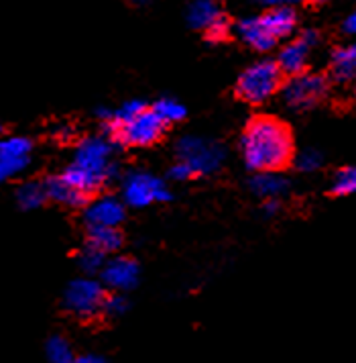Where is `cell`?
I'll use <instances>...</instances> for the list:
<instances>
[{
    "label": "cell",
    "mask_w": 356,
    "mask_h": 363,
    "mask_svg": "<svg viewBox=\"0 0 356 363\" xmlns=\"http://www.w3.org/2000/svg\"><path fill=\"white\" fill-rule=\"evenodd\" d=\"M45 200H47V196L43 190V182H25L16 190V202L23 211H35V208L43 206Z\"/></svg>",
    "instance_id": "ffe728a7"
},
{
    "label": "cell",
    "mask_w": 356,
    "mask_h": 363,
    "mask_svg": "<svg viewBox=\"0 0 356 363\" xmlns=\"http://www.w3.org/2000/svg\"><path fill=\"white\" fill-rule=\"evenodd\" d=\"M169 178L176 182H188L194 178V174H192V169L188 167L185 164H176L171 169H169Z\"/></svg>",
    "instance_id": "83f0119b"
},
{
    "label": "cell",
    "mask_w": 356,
    "mask_h": 363,
    "mask_svg": "<svg viewBox=\"0 0 356 363\" xmlns=\"http://www.w3.org/2000/svg\"><path fill=\"white\" fill-rule=\"evenodd\" d=\"M104 264H106V255H102L100 251L90 247V245H84L80 253H78V265L88 278L98 274V272H102Z\"/></svg>",
    "instance_id": "603a6c76"
},
{
    "label": "cell",
    "mask_w": 356,
    "mask_h": 363,
    "mask_svg": "<svg viewBox=\"0 0 356 363\" xmlns=\"http://www.w3.org/2000/svg\"><path fill=\"white\" fill-rule=\"evenodd\" d=\"M297 39H299L302 43H306L309 50H314V48L320 43V35H318V31H314V29H306Z\"/></svg>",
    "instance_id": "f1b7e54d"
},
{
    "label": "cell",
    "mask_w": 356,
    "mask_h": 363,
    "mask_svg": "<svg viewBox=\"0 0 356 363\" xmlns=\"http://www.w3.org/2000/svg\"><path fill=\"white\" fill-rule=\"evenodd\" d=\"M222 15L220 6L212 0H195L188 9V23L194 29H208L216 18Z\"/></svg>",
    "instance_id": "ac0fdd59"
},
{
    "label": "cell",
    "mask_w": 356,
    "mask_h": 363,
    "mask_svg": "<svg viewBox=\"0 0 356 363\" xmlns=\"http://www.w3.org/2000/svg\"><path fill=\"white\" fill-rule=\"evenodd\" d=\"M244 165L255 172H279L293 160L289 127L275 116H255L246 123L241 137Z\"/></svg>",
    "instance_id": "6da1fadb"
},
{
    "label": "cell",
    "mask_w": 356,
    "mask_h": 363,
    "mask_svg": "<svg viewBox=\"0 0 356 363\" xmlns=\"http://www.w3.org/2000/svg\"><path fill=\"white\" fill-rule=\"evenodd\" d=\"M283 86V74L273 60H260L244 69L236 82V94L248 104L271 100Z\"/></svg>",
    "instance_id": "277c9868"
},
{
    "label": "cell",
    "mask_w": 356,
    "mask_h": 363,
    "mask_svg": "<svg viewBox=\"0 0 356 363\" xmlns=\"http://www.w3.org/2000/svg\"><path fill=\"white\" fill-rule=\"evenodd\" d=\"M45 353H47L49 363H78V355L74 353L71 345L67 343V339L55 335L51 337L45 345Z\"/></svg>",
    "instance_id": "7402d4cb"
},
{
    "label": "cell",
    "mask_w": 356,
    "mask_h": 363,
    "mask_svg": "<svg viewBox=\"0 0 356 363\" xmlns=\"http://www.w3.org/2000/svg\"><path fill=\"white\" fill-rule=\"evenodd\" d=\"M122 243H125V239H122V233L118 229H88V243L86 245L94 247L102 255L116 253L122 247Z\"/></svg>",
    "instance_id": "d6986e66"
},
{
    "label": "cell",
    "mask_w": 356,
    "mask_h": 363,
    "mask_svg": "<svg viewBox=\"0 0 356 363\" xmlns=\"http://www.w3.org/2000/svg\"><path fill=\"white\" fill-rule=\"evenodd\" d=\"M129 311V300L122 296V294H113V296H106L104 300V306H102V313L110 314V316H120Z\"/></svg>",
    "instance_id": "4316f807"
},
{
    "label": "cell",
    "mask_w": 356,
    "mask_h": 363,
    "mask_svg": "<svg viewBox=\"0 0 356 363\" xmlns=\"http://www.w3.org/2000/svg\"><path fill=\"white\" fill-rule=\"evenodd\" d=\"M263 213L267 216H277L281 213V200H265Z\"/></svg>",
    "instance_id": "f546056e"
},
{
    "label": "cell",
    "mask_w": 356,
    "mask_h": 363,
    "mask_svg": "<svg viewBox=\"0 0 356 363\" xmlns=\"http://www.w3.org/2000/svg\"><path fill=\"white\" fill-rule=\"evenodd\" d=\"M173 199L167 184L151 172L134 169L122 178V204L132 208H145L153 202H169Z\"/></svg>",
    "instance_id": "52a82bcc"
},
{
    "label": "cell",
    "mask_w": 356,
    "mask_h": 363,
    "mask_svg": "<svg viewBox=\"0 0 356 363\" xmlns=\"http://www.w3.org/2000/svg\"><path fill=\"white\" fill-rule=\"evenodd\" d=\"M33 143L27 137L0 139V182H8L23 174L31 164Z\"/></svg>",
    "instance_id": "9c48e42d"
},
{
    "label": "cell",
    "mask_w": 356,
    "mask_h": 363,
    "mask_svg": "<svg viewBox=\"0 0 356 363\" xmlns=\"http://www.w3.org/2000/svg\"><path fill=\"white\" fill-rule=\"evenodd\" d=\"M114 147L106 135L81 139L74 153V162L64 172V180L71 184L86 199L106 184L120 178V167L114 162Z\"/></svg>",
    "instance_id": "7a4b0ae2"
},
{
    "label": "cell",
    "mask_w": 356,
    "mask_h": 363,
    "mask_svg": "<svg viewBox=\"0 0 356 363\" xmlns=\"http://www.w3.org/2000/svg\"><path fill=\"white\" fill-rule=\"evenodd\" d=\"M179 164H185L194 176H208L218 172L224 160H226V149L218 141L202 139V137H183L176 145Z\"/></svg>",
    "instance_id": "5b68a950"
},
{
    "label": "cell",
    "mask_w": 356,
    "mask_h": 363,
    "mask_svg": "<svg viewBox=\"0 0 356 363\" xmlns=\"http://www.w3.org/2000/svg\"><path fill=\"white\" fill-rule=\"evenodd\" d=\"M43 190H45V196L47 200H53L62 206H69V208H78L84 206L88 199L80 194L71 184H67L64 180V176H53L43 182Z\"/></svg>",
    "instance_id": "2e32d148"
},
{
    "label": "cell",
    "mask_w": 356,
    "mask_h": 363,
    "mask_svg": "<svg viewBox=\"0 0 356 363\" xmlns=\"http://www.w3.org/2000/svg\"><path fill=\"white\" fill-rule=\"evenodd\" d=\"M251 192L255 196H259L263 200H281L292 188L289 180L279 174V172H260V174H255L251 182Z\"/></svg>",
    "instance_id": "4fadbf2b"
},
{
    "label": "cell",
    "mask_w": 356,
    "mask_h": 363,
    "mask_svg": "<svg viewBox=\"0 0 356 363\" xmlns=\"http://www.w3.org/2000/svg\"><path fill=\"white\" fill-rule=\"evenodd\" d=\"M104 300H106V294L100 281L94 278H80L65 288L64 306L67 313H71L81 320H90L102 313Z\"/></svg>",
    "instance_id": "ba28073f"
},
{
    "label": "cell",
    "mask_w": 356,
    "mask_h": 363,
    "mask_svg": "<svg viewBox=\"0 0 356 363\" xmlns=\"http://www.w3.org/2000/svg\"><path fill=\"white\" fill-rule=\"evenodd\" d=\"M328 92H330L328 78L324 74H314V72H304L299 76H293L281 86L283 104L295 113L314 108L328 96Z\"/></svg>",
    "instance_id": "8992f818"
},
{
    "label": "cell",
    "mask_w": 356,
    "mask_h": 363,
    "mask_svg": "<svg viewBox=\"0 0 356 363\" xmlns=\"http://www.w3.org/2000/svg\"><path fill=\"white\" fill-rule=\"evenodd\" d=\"M125 216H127V208L122 200L106 194V196H98L86 206L84 220L88 229H118Z\"/></svg>",
    "instance_id": "30bf717a"
},
{
    "label": "cell",
    "mask_w": 356,
    "mask_h": 363,
    "mask_svg": "<svg viewBox=\"0 0 356 363\" xmlns=\"http://www.w3.org/2000/svg\"><path fill=\"white\" fill-rule=\"evenodd\" d=\"M151 111L157 115V118L161 121L163 125H176V123H181V121L185 118V115H188L185 106L173 99L157 100V102L153 104Z\"/></svg>",
    "instance_id": "44dd1931"
},
{
    "label": "cell",
    "mask_w": 356,
    "mask_h": 363,
    "mask_svg": "<svg viewBox=\"0 0 356 363\" xmlns=\"http://www.w3.org/2000/svg\"><path fill=\"white\" fill-rule=\"evenodd\" d=\"M293 162H295V167L299 172H306V174H311V172H318L322 165H324V155L322 151L318 149H302L297 155H293Z\"/></svg>",
    "instance_id": "d4e9b609"
},
{
    "label": "cell",
    "mask_w": 356,
    "mask_h": 363,
    "mask_svg": "<svg viewBox=\"0 0 356 363\" xmlns=\"http://www.w3.org/2000/svg\"><path fill=\"white\" fill-rule=\"evenodd\" d=\"M2 133H4V127H2V125H0V137H2Z\"/></svg>",
    "instance_id": "d6a6232c"
},
{
    "label": "cell",
    "mask_w": 356,
    "mask_h": 363,
    "mask_svg": "<svg viewBox=\"0 0 356 363\" xmlns=\"http://www.w3.org/2000/svg\"><path fill=\"white\" fill-rule=\"evenodd\" d=\"M309 48L306 43H302L299 39L289 41L283 50L279 51L277 57V67L281 69V74H289V76H299L306 72L309 62Z\"/></svg>",
    "instance_id": "9a60e30c"
},
{
    "label": "cell",
    "mask_w": 356,
    "mask_h": 363,
    "mask_svg": "<svg viewBox=\"0 0 356 363\" xmlns=\"http://www.w3.org/2000/svg\"><path fill=\"white\" fill-rule=\"evenodd\" d=\"M102 129L113 143H120L127 147H149L161 139L165 125L151 108H145L143 113L125 121L106 123L102 125Z\"/></svg>",
    "instance_id": "3957f363"
},
{
    "label": "cell",
    "mask_w": 356,
    "mask_h": 363,
    "mask_svg": "<svg viewBox=\"0 0 356 363\" xmlns=\"http://www.w3.org/2000/svg\"><path fill=\"white\" fill-rule=\"evenodd\" d=\"M100 274H102L104 286L113 288L114 294H120V292L132 290L137 286L139 276H141V267L130 257H114L104 264Z\"/></svg>",
    "instance_id": "8fae6325"
},
{
    "label": "cell",
    "mask_w": 356,
    "mask_h": 363,
    "mask_svg": "<svg viewBox=\"0 0 356 363\" xmlns=\"http://www.w3.org/2000/svg\"><path fill=\"white\" fill-rule=\"evenodd\" d=\"M330 74L332 80L338 84H350L356 76V48L342 45L334 50L330 57Z\"/></svg>",
    "instance_id": "e0dca14e"
},
{
    "label": "cell",
    "mask_w": 356,
    "mask_h": 363,
    "mask_svg": "<svg viewBox=\"0 0 356 363\" xmlns=\"http://www.w3.org/2000/svg\"><path fill=\"white\" fill-rule=\"evenodd\" d=\"M340 29H342V33L355 35V31H356V15H355V13H350L348 17L342 21Z\"/></svg>",
    "instance_id": "4dcf8cb0"
},
{
    "label": "cell",
    "mask_w": 356,
    "mask_h": 363,
    "mask_svg": "<svg viewBox=\"0 0 356 363\" xmlns=\"http://www.w3.org/2000/svg\"><path fill=\"white\" fill-rule=\"evenodd\" d=\"M236 35L243 41L244 45H248L251 50L255 51H269L275 48V39L269 35V31L265 29L260 15L257 17H246L243 21H239L236 25Z\"/></svg>",
    "instance_id": "5bb4252c"
},
{
    "label": "cell",
    "mask_w": 356,
    "mask_h": 363,
    "mask_svg": "<svg viewBox=\"0 0 356 363\" xmlns=\"http://www.w3.org/2000/svg\"><path fill=\"white\" fill-rule=\"evenodd\" d=\"M230 21H228L224 15H220V17L216 18L214 23H212L210 27L206 29V35H208V39H212L214 43H220V41H224L228 35H230Z\"/></svg>",
    "instance_id": "484cf974"
},
{
    "label": "cell",
    "mask_w": 356,
    "mask_h": 363,
    "mask_svg": "<svg viewBox=\"0 0 356 363\" xmlns=\"http://www.w3.org/2000/svg\"><path fill=\"white\" fill-rule=\"evenodd\" d=\"M267 6H271V9L260 15V21L265 25V29L269 31V35L275 41L277 39H283V37H289L295 31V25H297L295 9L289 6V4H279V2L267 4Z\"/></svg>",
    "instance_id": "7c38bea8"
},
{
    "label": "cell",
    "mask_w": 356,
    "mask_h": 363,
    "mask_svg": "<svg viewBox=\"0 0 356 363\" xmlns=\"http://www.w3.org/2000/svg\"><path fill=\"white\" fill-rule=\"evenodd\" d=\"M356 190V169L352 165L340 167L332 178V192L336 196H348Z\"/></svg>",
    "instance_id": "cb8c5ba5"
},
{
    "label": "cell",
    "mask_w": 356,
    "mask_h": 363,
    "mask_svg": "<svg viewBox=\"0 0 356 363\" xmlns=\"http://www.w3.org/2000/svg\"><path fill=\"white\" fill-rule=\"evenodd\" d=\"M78 363H108L102 355H96V353H86L78 357Z\"/></svg>",
    "instance_id": "1f68e13d"
}]
</instances>
